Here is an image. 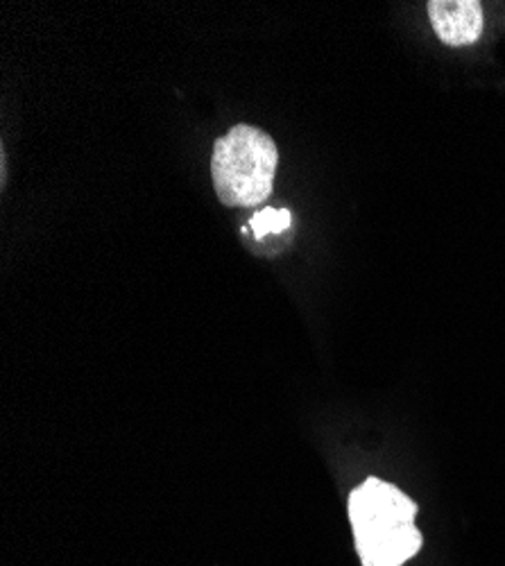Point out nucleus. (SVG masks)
<instances>
[{"label":"nucleus","mask_w":505,"mask_h":566,"mask_svg":"<svg viewBox=\"0 0 505 566\" xmlns=\"http://www.w3.org/2000/svg\"><path fill=\"white\" fill-rule=\"evenodd\" d=\"M429 17L440 41L451 49L478 41L485 25L478 0H431Z\"/></svg>","instance_id":"obj_3"},{"label":"nucleus","mask_w":505,"mask_h":566,"mask_svg":"<svg viewBox=\"0 0 505 566\" xmlns=\"http://www.w3.org/2000/svg\"><path fill=\"white\" fill-rule=\"evenodd\" d=\"M280 150L274 138L259 127L236 125L213 148L211 177L227 207H259L272 196Z\"/></svg>","instance_id":"obj_2"},{"label":"nucleus","mask_w":505,"mask_h":566,"mask_svg":"<svg viewBox=\"0 0 505 566\" xmlns=\"http://www.w3.org/2000/svg\"><path fill=\"white\" fill-rule=\"evenodd\" d=\"M349 522L362 566H403L422 551L418 503L377 476L349 494Z\"/></svg>","instance_id":"obj_1"},{"label":"nucleus","mask_w":505,"mask_h":566,"mask_svg":"<svg viewBox=\"0 0 505 566\" xmlns=\"http://www.w3.org/2000/svg\"><path fill=\"white\" fill-rule=\"evenodd\" d=\"M250 227L256 239H265L267 233H282L291 227V211L288 209H263L252 220Z\"/></svg>","instance_id":"obj_4"}]
</instances>
